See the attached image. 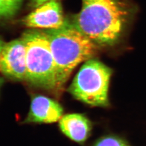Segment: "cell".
Masks as SVG:
<instances>
[{
    "label": "cell",
    "mask_w": 146,
    "mask_h": 146,
    "mask_svg": "<svg viewBox=\"0 0 146 146\" xmlns=\"http://www.w3.org/2000/svg\"><path fill=\"white\" fill-rule=\"evenodd\" d=\"M61 131L72 140L82 143L90 134L92 125L90 121L81 114H69L63 115L59 121Z\"/></svg>",
    "instance_id": "ba28073f"
},
{
    "label": "cell",
    "mask_w": 146,
    "mask_h": 146,
    "mask_svg": "<svg viewBox=\"0 0 146 146\" xmlns=\"http://www.w3.org/2000/svg\"><path fill=\"white\" fill-rule=\"evenodd\" d=\"M22 38L26 47V80L37 88L56 91L55 65L47 34L29 31L23 34Z\"/></svg>",
    "instance_id": "3957f363"
},
{
    "label": "cell",
    "mask_w": 146,
    "mask_h": 146,
    "mask_svg": "<svg viewBox=\"0 0 146 146\" xmlns=\"http://www.w3.org/2000/svg\"><path fill=\"white\" fill-rule=\"evenodd\" d=\"M66 22L60 3L56 0H50L37 7L23 19V24L31 28L58 29Z\"/></svg>",
    "instance_id": "8992f818"
},
{
    "label": "cell",
    "mask_w": 146,
    "mask_h": 146,
    "mask_svg": "<svg viewBox=\"0 0 146 146\" xmlns=\"http://www.w3.org/2000/svg\"><path fill=\"white\" fill-rule=\"evenodd\" d=\"M3 82H4L3 79L2 78H0V89H1V87L2 85L3 84Z\"/></svg>",
    "instance_id": "4fadbf2b"
},
{
    "label": "cell",
    "mask_w": 146,
    "mask_h": 146,
    "mask_svg": "<svg viewBox=\"0 0 146 146\" xmlns=\"http://www.w3.org/2000/svg\"><path fill=\"white\" fill-rule=\"evenodd\" d=\"M94 146H130L125 141L114 136H107L99 139Z\"/></svg>",
    "instance_id": "30bf717a"
},
{
    "label": "cell",
    "mask_w": 146,
    "mask_h": 146,
    "mask_svg": "<svg viewBox=\"0 0 146 146\" xmlns=\"http://www.w3.org/2000/svg\"><path fill=\"white\" fill-rule=\"evenodd\" d=\"M63 113L62 107L54 100L41 95L33 97L27 123H51L60 121Z\"/></svg>",
    "instance_id": "52a82bcc"
},
{
    "label": "cell",
    "mask_w": 146,
    "mask_h": 146,
    "mask_svg": "<svg viewBox=\"0 0 146 146\" xmlns=\"http://www.w3.org/2000/svg\"><path fill=\"white\" fill-rule=\"evenodd\" d=\"M50 0H31V4L34 7H38Z\"/></svg>",
    "instance_id": "8fae6325"
},
{
    "label": "cell",
    "mask_w": 146,
    "mask_h": 146,
    "mask_svg": "<svg viewBox=\"0 0 146 146\" xmlns=\"http://www.w3.org/2000/svg\"><path fill=\"white\" fill-rule=\"evenodd\" d=\"M0 72L12 80H26V47L22 38L5 43L0 58Z\"/></svg>",
    "instance_id": "5b68a950"
},
{
    "label": "cell",
    "mask_w": 146,
    "mask_h": 146,
    "mask_svg": "<svg viewBox=\"0 0 146 146\" xmlns=\"http://www.w3.org/2000/svg\"><path fill=\"white\" fill-rule=\"evenodd\" d=\"M5 43L3 42L1 38H0V58H1V53L3 50V49L4 48V46L5 45Z\"/></svg>",
    "instance_id": "7c38bea8"
},
{
    "label": "cell",
    "mask_w": 146,
    "mask_h": 146,
    "mask_svg": "<svg viewBox=\"0 0 146 146\" xmlns=\"http://www.w3.org/2000/svg\"><path fill=\"white\" fill-rule=\"evenodd\" d=\"M132 14L125 0H82L73 24L99 46H113L123 34Z\"/></svg>",
    "instance_id": "6da1fadb"
},
{
    "label": "cell",
    "mask_w": 146,
    "mask_h": 146,
    "mask_svg": "<svg viewBox=\"0 0 146 146\" xmlns=\"http://www.w3.org/2000/svg\"><path fill=\"white\" fill-rule=\"evenodd\" d=\"M45 32L54 59L57 90H61L74 69L81 63L94 58L100 46L80 31L73 22L66 20L60 28Z\"/></svg>",
    "instance_id": "7a4b0ae2"
},
{
    "label": "cell",
    "mask_w": 146,
    "mask_h": 146,
    "mask_svg": "<svg viewBox=\"0 0 146 146\" xmlns=\"http://www.w3.org/2000/svg\"><path fill=\"white\" fill-rule=\"evenodd\" d=\"M23 0H0V19L14 15L20 8Z\"/></svg>",
    "instance_id": "9c48e42d"
},
{
    "label": "cell",
    "mask_w": 146,
    "mask_h": 146,
    "mask_svg": "<svg viewBox=\"0 0 146 146\" xmlns=\"http://www.w3.org/2000/svg\"><path fill=\"white\" fill-rule=\"evenodd\" d=\"M112 70L95 58L85 61L70 85L68 91L84 104L95 107L109 104L108 89Z\"/></svg>",
    "instance_id": "277c9868"
}]
</instances>
